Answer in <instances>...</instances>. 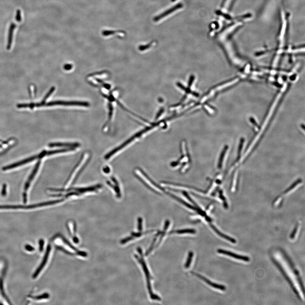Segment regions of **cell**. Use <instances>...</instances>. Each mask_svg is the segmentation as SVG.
Listing matches in <instances>:
<instances>
[{
    "instance_id": "1",
    "label": "cell",
    "mask_w": 305,
    "mask_h": 305,
    "mask_svg": "<svg viewBox=\"0 0 305 305\" xmlns=\"http://www.w3.org/2000/svg\"><path fill=\"white\" fill-rule=\"evenodd\" d=\"M137 251L139 253V254L140 255L141 258H139L137 255H135V257L137 260L140 263L142 267H143V270H144V273H145L146 277L147 285H147V286H148V290H149V293L150 294V297L153 300L160 301L161 300L160 297H159L158 295L153 293L152 290L151 284H150V273H149V271L148 270V268H147L144 260L143 259V255H142L143 254V252H142L141 248H137Z\"/></svg>"
},
{
    "instance_id": "2",
    "label": "cell",
    "mask_w": 305,
    "mask_h": 305,
    "mask_svg": "<svg viewBox=\"0 0 305 305\" xmlns=\"http://www.w3.org/2000/svg\"><path fill=\"white\" fill-rule=\"evenodd\" d=\"M55 105L63 106H81L88 107L90 106L89 103L87 102L77 101H54L50 102L45 104L46 106H53Z\"/></svg>"
},
{
    "instance_id": "3",
    "label": "cell",
    "mask_w": 305,
    "mask_h": 305,
    "mask_svg": "<svg viewBox=\"0 0 305 305\" xmlns=\"http://www.w3.org/2000/svg\"><path fill=\"white\" fill-rule=\"evenodd\" d=\"M37 159H40L39 155H35V156L31 157L29 158L25 159V160H22L21 161H19L15 163L12 164V165H8V166H6L3 167V171H7V170L15 168V167H19V166H21V165H25L27 163H28L31 162L36 160Z\"/></svg>"
},
{
    "instance_id": "4",
    "label": "cell",
    "mask_w": 305,
    "mask_h": 305,
    "mask_svg": "<svg viewBox=\"0 0 305 305\" xmlns=\"http://www.w3.org/2000/svg\"><path fill=\"white\" fill-rule=\"evenodd\" d=\"M3 261H0V299L2 301H4L6 303L8 302V300L6 298L5 295L3 292V289L2 288V278L3 274H4L5 270V265Z\"/></svg>"
},
{
    "instance_id": "5",
    "label": "cell",
    "mask_w": 305,
    "mask_h": 305,
    "mask_svg": "<svg viewBox=\"0 0 305 305\" xmlns=\"http://www.w3.org/2000/svg\"><path fill=\"white\" fill-rule=\"evenodd\" d=\"M217 252L219 253L231 256V257L234 258L236 259L241 260L245 261V262H249L250 261V258L248 256L237 254L234 253L226 251V250H223V249H218L217 250Z\"/></svg>"
},
{
    "instance_id": "6",
    "label": "cell",
    "mask_w": 305,
    "mask_h": 305,
    "mask_svg": "<svg viewBox=\"0 0 305 305\" xmlns=\"http://www.w3.org/2000/svg\"><path fill=\"white\" fill-rule=\"evenodd\" d=\"M191 273L192 274L194 275L197 276L199 277L200 279L204 281L205 282L207 283V284H208L209 285L215 288L218 289V290H223V291H225L226 290V287L224 286L220 285V284L212 282L206 279L205 277L203 276L198 274V273H195V272H191Z\"/></svg>"
},
{
    "instance_id": "7",
    "label": "cell",
    "mask_w": 305,
    "mask_h": 305,
    "mask_svg": "<svg viewBox=\"0 0 305 305\" xmlns=\"http://www.w3.org/2000/svg\"><path fill=\"white\" fill-rule=\"evenodd\" d=\"M284 256H285L286 260H287V262H289L290 267H291V269H292L294 274L296 275V277H297V280L298 281L299 284H300V286H301V290H302L303 294H304V288L303 284H302V280H301V277H300L299 273L298 271H297V269H296V268H295V267H294L293 264L292 262H291V260H290V259L289 258V257H288V256L284 254Z\"/></svg>"
},
{
    "instance_id": "8",
    "label": "cell",
    "mask_w": 305,
    "mask_h": 305,
    "mask_svg": "<svg viewBox=\"0 0 305 305\" xmlns=\"http://www.w3.org/2000/svg\"><path fill=\"white\" fill-rule=\"evenodd\" d=\"M182 7H183V4H182V3H178L177 5L175 6L174 7H172V8H170L168 10L164 12L162 14H160V15L158 16L155 17L154 19V21H159V20H161V19L164 18V17L168 15V14H171V13H173V12L177 10V9L182 8Z\"/></svg>"
},
{
    "instance_id": "9",
    "label": "cell",
    "mask_w": 305,
    "mask_h": 305,
    "mask_svg": "<svg viewBox=\"0 0 305 305\" xmlns=\"http://www.w3.org/2000/svg\"><path fill=\"white\" fill-rule=\"evenodd\" d=\"M51 249V247L50 245H48V246L47 247V251H46V255H45L43 261H42V264H41V266L39 267L38 269H37V270L36 271L35 274H34V278L35 279V278H36V277L38 276L39 274L40 273H41V271L42 270L44 267L45 265H46V262H47V260L48 259V256H49L50 252Z\"/></svg>"
},
{
    "instance_id": "10",
    "label": "cell",
    "mask_w": 305,
    "mask_h": 305,
    "mask_svg": "<svg viewBox=\"0 0 305 305\" xmlns=\"http://www.w3.org/2000/svg\"><path fill=\"white\" fill-rule=\"evenodd\" d=\"M101 188V184H98L94 186L87 187V188H71V189L65 190L64 191H69L70 190H74L75 191L78 192L79 193H83L87 192L94 191L100 189Z\"/></svg>"
},
{
    "instance_id": "11",
    "label": "cell",
    "mask_w": 305,
    "mask_h": 305,
    "mask_svg": "<svg viewBox=\"0 0 305 305\" xmlns=\"http://www.w3.org/2000/svg\"><path fill=\"white\" fill-rule=\"evenodd\" d=\"M41 164V160H39L36 164V165H35V168L34 169L32 173H31V175L29 177L28 179L27 182L25 183V188H24V189L25 191H26L28 189L29 187H30V183L31 182V181L33 180L34 177H35V175H36V172H37V171H38L40 165Z\"/></svg>"
},
{
    "instance_id": "12",
    "label": "cell",
    "mask_w": 305,
    "mask_h": 305,
    "mask_svg": "<svg viewBox=\"0 0 305 305\" xmlns=\"http://www.w3.org/2000/svg\"><path fill=\"white\" fill-rule=\"evenodd\" d=\"M15 27L16 25L15 24L13 23L11 24L9 31H8V43H7V50L10 49L11 47L12 42H13V32H14Z\"/></svg>"
},
{
    "instance_id": "13",
    "label": "cell",
    "mask_w": 305,
    "mask_h": 305,
    "mask_svg": "<svg viewBox=\"0 0 305 305\" xmlns=\"http://www.w3.org/2000/svg\"><path fill=\"white\" fill-rule=\"evenodd\" d=\"M210 225L211 228H212V229H213V230L214 231H215V232L217 233V234H218L219 236H220V237H222V238H224V239H226V240H228V241L230 242H231L233 243H236L237 242L236 240L235 239H234V238L225 235V234H223V233L221 232L220 231H219V230L217 229V228H216V227L213 225L211 224V223H210Z\"/></svg>"
},
{
    "instance_id": "14",
    "label": "cell",
    "mask_w": 305,
    "mask_h": 305,
    "mask_svg": "<svg viewBox=\"0 0 305 305\" xmlns=\"http://www.w3.org/2000/svg\"><path fill=\"white\" fill-rule=\"evenodd\" d=\"M49 147H66L69 148H76L79 146V143H52L48 144Z\"/></svg>"
},
{
    "instance_id": "15",
    "label": "cell",
    "mask_w": 305,
    "mask_h": 305,
    "mask_svg": "<svg viewBox=\"0 0 305 305\" xmlns=\"http://www.w3.org/2000/svg\"><path fill=\"white\" fill-rule=\"evenodd\" d=\"M237 0H223L222 3V7H224L227 9V12L231 10Z\"/></svg>"
},
{
    "instance_id": "16",
    "label": "cell",
    "mask_w": 305,
    "mask_h": 305,
    "mask_svg": "<svg viewBox=\"0 0 305 305\" xmlns=\"http://www.w3.org/2000/svg\"><path fill=\"white\" fill-rule=\"evenodd\" d=\"M75 148H70L69 149H60V150H52L47 152L46 155H53V154H59V153H64L65 152L72 151L75 150Z\"/></svg>"
},
{
    "instance_id": "17",
    "label": "cell",
    "mask_w": 305,
    "mask_h": 305,
    "mask_svg": "<svg viewBox=\"0 0 305 305\" xmlns=\"http://www.w3.org/2000/svg\"><path fill=\"white\" fill-rule=\"evenodd\" d=\"M196 232V231L195 230L193 229H184L182 230H177L175 231H171V234L172 233H176L178 234H185V233H190V234H195Z\"/></svg>"
},
{
    "instance_id": "18",
    "label": "cell",
    "mask_w": 305,
    "mask_h": 305,
    "mask_svg": "<svg viewBox=\"0 0 305 305\" xmlns=\"http://www.w3.org/2000/svg\"><path fill=\"white\" fill-rule=\"evenodd\" d=\"M123 31H112V30H104L102 31V35L104 36H110V35H113L117 33H123Z\"/></svg>"
},
{
    "instance_id": "19",
    "label": "cell",
    "mask_w": 305,
    "mask_h": 305,
    "mask_svg": "<svg viewBox=\"0 0 305 305\" xmlns=\"http://www.w3.org/2000/svg\"><path fill=\"white\" fill-rule=\"evenodd\" d=\"M193 256V252H189V254H188V258L187 259L186 263H185V267L186 268H189V266H190V264L191 263L192 258Z\"/></svg>"
},
{
    "instance_id": "20",
    "label": "cell",
    "mask_w": 305,
    "mask_h": 305,
    "mask_svg": "<svg viewBox=\"0 0 305 305\" xmlns=\"http://www.w3.org/2000/svg\"><path fill=\"white\" fill-rule=\"evenodd\" d=\"M61 238L62 239H63V242H65V244H66L67 245H68V246L70 247V248H71L72 249H73V250H75V251H76V253L78 252L79 251H78L77 249L76 248L74 247L73 246V245H72L71 244H70V243L66 239H65V238L64 237L61 236Z\"/></svg>"
},
{
    "instance_id": "21",
    "label": "cell",
    "mask_w": 305,
    "mask_h": 305,
    "mask_svg": "<svg viewBox=\"0 0 305 305\" xmlns=\"http://www.w3.org/2000/svg\"><path fill=\"white\" fill-rule=\"evenodd\" d=\"M16 20L18 22H20L21 21V11L20 9H18L16 12Z\"/></svg>"
},
{
    "instance_id": "22",
    "label": "cell",
    "mask_w": 305,
    "mask_h": 305,
    "mask_svg": "<svg viewBox=\"0 0 305 305\" xmlns=\"http://www.w3.org/2000/svg\"><path fill=\"white\" fill-rule=\"evenodd\" d=\"M152 231H148L145 232L143 233L140 232L137 233H132V236L133 237V238L138 237H140L141 236L143 235V234H144H144H147V233L151 232Z\"/></svg>"
},
{
    "instance_id": "23",
    "label": "cell",
    "mask_w": 305,
    "mask_h": 305,
    "mask_svg": "<svg viewBox=\"0 0 305 305\" xmlns=\"http://www.w3.org/2000/svg\"><path fill=\"white\" fill-rule=\"evenodd\" d=\"M298 225H297L295 228H294L293 231L291 233V235H290V237L291 239H293L294 237H295V234H296V233H297V229H298Z\"/></svg>"
},
{
    "instance_id": "24",
    "label": "cell",
    "mask_w": 305,
    "mask_h": 305,
    "mask_svg": "<svg viewBox=\"0 0 305 305\" xmlns=\"http://www.w3.org/2000/svg\"><path fill=\"white\" fill-rule=\"evenodd\" d=\"M142 223H143V220L141 218V217H139L138 219V230L141 231L143 228H142Z\"/></svg>"
},
{
    "instance_id": "25",
    "label": "cell",
    "mask_w": 305,
    "mask_h": 305,
    "mask_svg": "<svg viewBox=\"0 0 305 305\" xmlns=\"http://www.w3.org/2000/svg\"><path fill=\"white\" fill-rule=\"evenodd\" d=\"M133 239V237L131 236V237H128L125 238V239H123V240H121V244H124L130 241V240H132V239Z\"/></svg>"
},
{
    "instance_id": "26",
    "label": "cell",
    "mask_w": 305,
    "mask_h": 305,
    "mask_svg": "<svg viewBox=\"0 0 305 305\" xmlns=\"http://www.w3.org/2000/svg\"><path fill=\"white\" fill-rule=\"evenodd\" d=\"M57 248L58 249H59V250H61L62 251H63V252L65 253L68 254L70 255H74V253H70V252H69V251H67V250H65V249H64V248H63V247H62L58 246H57Z\"/></svg>"
},
{
    "instance_id": "27",
    "label": "cell",
    "mask_w": 305,
    "mask_h": 305,
    "mask_svg": "<svg viewBox=\"0 0 305 305\" xmlns=\"http://www.w3.org/2000/svg\"><path fill=\"white\" fill-rule=\"evenodd\" d=\"M6 193H7V185L4 184H3L2 191V196H5Z\"/></svg>"
},
{
    "instance_id": "28",
    "label": "cell",
    "mask_w": 305,
    "mask_h": 305,
    "mask_svg": "<svg viewBox=\"0 0 305 305\" xmlns=\"http://www.w3.org/2000/svg\"><path fill=\"white\" fill-rule=\"evenodd\" d=\"M17 107L18 108H27L29 107V104H19L17 106Z\"/></svg>"
},
{
    "instance_id": "29",
    "label": "cell",
    "mask_w": 305,
    "mask_h": 305,
    "mask_svg": "<svg viewBox=\"0 0 305 305\" xmlns=\"http://www.w3.org/2000/svg\"><path fill=\"white\" fill-rule=\"evenodd\" d=\"M72 68V65L70 64H67L64 66V68L66 70H70Z\"/></svg>"
},
{
    "instance_id": "30",
    "label": "cell",
    "mask_w": 305,
    "mask_h": 305,
    "mask_svg": "<svg viewBox=\"0 0 305 305\" xmlns=\"http://www.w3.org/2000/svg\"><path fill=\"white\" fill-rule=\"evenodd\" d=\"M27 195L26 193H25L23 194V199H24V202L25 203L27 202Z\"/></svg>"
},
{
    "instance_id": "31",
    "label": "cell",
    "mask_w": 305,
    "mask_h": 305,
    "mask_svg": "<svg viewBox=\"0 0 305 305\" xmlns=\"http://www.w3.org/2000/svg\"><path fill=\"white\" fill-rule=\"evenodd\" d=\"M104 171L105 173H108L110 171V169L108 167H105V168L104 169Z\"/></svg>"
},
{
    "instance_id": "32",
    "label": "cell",
    "mask_w": 305,
    "mask_h": 305,
    "mask_svg": "<svg viewBox=\"0 0 305 305\" xmlns=\"http://www.w3.org/2000/svg\"><path fill=\"white\" fill-rule=\"evenodd\" d=\"M35 106V104L34 103H31V104H29V107L31 108V109H33Z\"/></svg>"
},
{
    "instance_id": "33",
    "label": "cell",
    "mask_w": 305,
    "mask_h": 305,
    "mask_svg": "<svg viewBox=\"0 0 305 305\" xmlns=\"http://www.w3.org/2000/svg\"><path fill=\"white\" fill-rule=\"evenodd\" d=\"M73 239H74V242L76 243L79 242V239L76 237H74Z\"/></svg>"
},
{
    "instance_id": "34",
    "label": "cell",
    "mask_w": 305,
    "mask_h": 305,
    "mask_svg": "<svg viewBox=\"0 0 305 305\" xmlns=\"http://www.w3.org/2000/svg\"><path fill=\"white\" fill-rule=\"evenodd\" d=\"M0 142H2V143H3V144H7V143H8V141H3L1 140V139H0Z\"/></svg>"
},
{
    "instance_id": "35",
    "label": "cell",
    "mask_w": 305,
    "mask_h": 305,
    "mask_svg": "<svg viewBox=\"0 0 305 305\" xmlns=\"http://www.w3.org/2000/svg\"><path fill=\"white\" fill-rule=\"evenodd\" d=\"M232 25H233V24H232ZM232 25H231V28H232ZM228 32H229V33H230V32H231V33H232L233 32V31H228Z\"/></svg>"
},
{
    "instance_id": "36",
    "label": "cell",
    "mask_w": 305,
    "mask_h": 305,
    "mask_svg": "<svg viewBox=\"0 0 305 305\" xmlns=\"http://www.w3.org/2000/svg\"><path fill=\"white\" fill-rule=\"evenodd\" d=\"M172 2H174V1H176V0H172Z\"/></svg>"
},
{
    "instance_id": "37",
    "label": "cell",
    "mask_w": 305,
    "mask_h": 305,
    "mask_svg": "<svg viewBox=\"0 0 305 305\" xmlns=\"http://www.w3.org/2000/svg\"><path fill=\"white\" fill-rule=\"evenodd\" d=\"M2 145H0V148H2Z\"/></svg>"
}]
</instances>
